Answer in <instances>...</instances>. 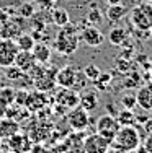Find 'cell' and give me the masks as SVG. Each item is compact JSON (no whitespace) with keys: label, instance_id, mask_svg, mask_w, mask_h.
Masks as SVG:
<instances>
[{"label":"cell","instance_id":"19","mask_svg":"<svg viewBox=\"0 0 152 153\" xmlns=\"http://www.w3.org/2000/svg\"><path fill=\"white\" fill-rule=\"evenodd\" d=\"M126 13H128V8L123 3H119V5H108L106 18L111 23H118V21H121L126 16Z\"/></svg>","mask_w":152,"mask_h":153},{"label":"cell","instance_id":"18","mask_svg":"<svg viewBox=\"0 0 152 153\" xmlns=\"http://www.w3.org/2000/svg\"><path fill=\"white\" fill-rule=\"evenodd\" d=\"M31 52H33V56H34L36 64L46 65L51 60V49L46 44H38V42H36Z\"/></svg>","mask_w":152,"mask_h":153},{"label":"cell","instance_id":"11","mask_svg":"<svg viewBox=\"0 0 152 153\" xmlns=\"http://www.w3.org/2000/svg\"><path fill=\"white\" fill-rule=\"evenodd\" d=\"M33 145V142L30 140L28 134H13L12 137H8V147L12 153H30V148Z\"/></svg>","mask_w":152,"mask_h":153},{"label":"cell","instance_id":"16","mask_svg":"<svg viewBox=\"0 0 152 153\" xmlns=\"http://www.w3.org/2000/svg\"><path fill=\"white\" fill-rule=\"evenodd\" d=\"M46 101H48V98H46V93L38 91V90H36L34 93H30V94L26 96L25 106L30 109V111H38V109H41V108L46 106Z\"/></svg>","mask_w":152,"mask_h":153},{"label":"cell","instance_id":"31","mask_svg":"<svg viewBox=\"0 0 152 153\" xmlns=\"http://www.w3.org/2000/svg\"><path fill=\"white\" fill-rule=\"evenodd\" d=\"M142 150L146 153H152V132L147 134L146 140H144V145H142Z\"/></svg>","mask_w":152,"mask_h":153},{"label":"cell","instance_id":"20","mask_svg":"<svg viewBox=\"0 0 152 153\" xmlns=\"http://www.w3.org/2000/svg\"><path fill=\"white\" fill-rule=\"evenodd\" d=\"M51 18H52V23L56 25V26H59V28L66 26V25H69V21H70L69 13L64 8H56L52 12V15H51Z\"/></svg>","mask_w":152,"mask_h":153},{"label":"cell","instance_id":"13","mask_svg":"<svg viewBox=\"0 0 152 153\" xmlns=\"http://www.w3.org/2000/svg\"><path fill=\"white\" fill-rule=\"evenodd\" d=\"M34 64H36L34 56L30 51H18L16 56H15V62H13V65H15L16 68H20L21 74H28L30 68L33 67Z\"/></svg>","mask_w":152,"mask_h":153},{"label":"cell","instance_id":"10","mask_svg":"<svg viewBox=\"0 0 152 153\" xmlns=\"http://www.w3.org/2000/svg\"><path fill=\"white\" fill-rule=\"evenodd\" d=\"M16 52H18V47H16L15 41L0 42V67L7 68V67H10V65H13Z\"/></svg>","mask_w":152,"mask_h":153},{"label":"cell","instance_id":"23","mask_svg":"<svg viewBox=\"0 0 152 153\" xmlns=\"http://www.w3.org/2000/svg\"><path fill=\"white\" fill-rule=\"evenodd\" d=\"M116 119H118L119 126H133L136 121V114L133 112V109H124V111H119Z\"/></svg>","mask_w":152,"mask_h":153},{"label":"cell","instance_id":"33","mask_svg":"<svg viewBox=\"0 0 152 153\" xmlns=\"http://www.w3.org/2000/svg\"><path fill=\"white\" fill-rule=\"evenodd\" d=\"M21 12L25 13V16H30V15H31V12H33V8H31V7H30V5H28V3H26V5H25V8L21 10Z\"/></svg>","mask_w":152,"mask_h":153},{"label":"cell","instance_id":"30","mask_svg":"<svg viewBox=\"0 0 152 153\" xmlns=\"http://www.w3.org/2000/svg\"><path fill=\"white\" fill-rule=\"evenodd\" d=\"M30 153H52L49 148H46L43 143H33L30 148Z\"/></svg>","mask_w":152,"mask_h":153},{"label":"cell","instance_id":"3","mask_svg":"<svg viewBox=\"0 0 152 153\" xmlns=\"http://www.w3.org/2000/svg\"><path fill=\"white\" fill-rule=\"evenodd\" d=\"M54 47H56L57 52L64 54V56L74 54L79 47V36L75 33V26H70V25L62 26V30H59L56 36Z\"/></svg>","mask_w":152,"mask_h":153},{"label":"cell","instance_id":"5","mask_svg":"<svg viewBox=\"0 0 152 153\" xmlns=\"http://www.w3.org/2000/svg\"><path fill=\"white\" fill-rule=\"evenodd\" d=\"M66 121L75 132H84L90 124V112L85 111L82 106H75L67 111Z\"/></svg>","mask_w":152,"mask_h":153},{"label":"cell","instance_id":"21","mask_svg":"<svg viewBox=\"0 0 152 153\" xmlns=\"http://www.w3.org/2000/svg\"><path fill=\"white\" fill-rule=\"evenodd\" d=\"M18 132V124L12 119L0 122V137H12L13 134Z\"/></svg>","mask_w":152,"mask_h":153},{"label":"cell","instance_id":"12","mask_svg":"<svg viewBox=\"0 0 152 153\" xmlns=\"http://www.w3.org/2000/svg\"><path fill=\"white\" fill-rule=\"evenodd\" d=\"M136 96V106H139L142 111H152V85L141 86L134 93Z\"/></svg>","mask_w":152,"mask_h":153},{"label":"cell","instance_id":"36","mask_svg":"<svg viewBox=\"0 0 152 153\" xmlns=\"http://www.w3.org/2000/svg\"><path fill=\"white\" fill-rule=\"evenodd\" d=\"M62 153H74L72 150H66V152H62Z\"/></svg>","mask_w":152,"mask_h":153},{"label":"cell","instance_id":"38","mask_svg":"<svg viewBox=\"0 0 152 153\" xmlns=\"http://www.w3.org/2000/svg\"><path fill=\"white\" fill-rule=\"evenodd\" d=\"M0 76H2V74H0Z\"/></svg>","mask_w":152,"mask_h":153},{"label":"cell","instance_id":"37","mask_svg":"<svg viewBox=\"0 0 152 153\" xmlns=\"http://www.w3.org/2000/svg\"><path fill=\"white\" fill-rule=\"evenodd\" d=\"M147 2H151V3H152V0H147Z\"/></svg>","mask_w":152,"mask_h":153},{"label":"cell","instance_id":"15","mask_svg":"<svg viewBox=\"0 0 152 153\" xmlns=\"http://www.w3.org/2000/svg\"><path fill=\"white\" fill-rule=\"evenodd\" d=\"M79 106H82L88 112L95 111L98 108V94L92 90H82L79 93Z\"/></svg>","mask_w":152,"mask_h":153},{"label":"cell","instance_id":"9","mask_svg":"<svg viewBox=\"0 0 152 153\" xmlns=\"http://www.w3.org/2000/svg\"><path fill=\"white\" fill-rule=\"evenodd\" d=\"M56 106L62 108L64 111H69V109L79 106V91L72 88H61L56 94Z\"/></svg>","mask_w":152,"mask_h":153},{"label":"cell","instance_id":"28","mask_svg":"<svg viewBox=\"0 0 152 153\" xmlns=\"http://www.w3.org/2000/svg\"><path fill=\"white\" fill-rule=\"evenodd\" d=\"M5 75L8 76L10 80H16V78H20L21 75V72H20V68H16L15 65H10V67H7L5 68Z\"/></svg>","mask_w":152,"mask_h":153},{"label":"cell","instance_id":"14","mask_svg":"<svg viewBox=\"0 0 152 153\" xmlns=\"http://www.w3.org/2000/svg\"><path fill=\"white\" fill-rule=\"evenodd\" d=\"M82 41L90 47H98L103 44L105 36L101 34L100 30H97L95 26H87L85 30H82Z\"/></svg>","mask_w":152,"mask_h":153},{"label":"cell","instance_id":"34","mask_svg":"<svg viewBox=\"0 0 152 153\" xmlns=\"http://www.w3.org/2000/svg\"><path fill=\"white\" fill-rule=\"evenodd\" d=\"M108 5H119V3H123V0H106Z\"/></svg>","mask_w":152,"mask_h":153},{"label":"cell","instance_id":"2","mask_svg":"<svg viewBox=\"0 0 152 153\" xmlns=\"http://www.w3.org/2000/svg\"><path fill=\"white\" fill-rule=\"evenodd\" d=\"M133 26L137 31L151 33L152 31V3L151 2H141L134 5L129 12Z\"/></svg>","mask_w":152,"mask_h":153},{"label":"cell","instance_id":"35","mask_svg":"<svg viewBox=\"0 0 152 153\" xmlns=\"http://www.w3.org/2000/svg\"><path fill=\"white\" fill-rule=\"evenodd\" d=\"M149 80H151V85H152V68H151V74H149Z\"/></svg>","mask_w":152,"mask_h":153},{"label":"cell","instance_id":"6","mask_svg":"<svg viewBox=\"0 0 152 153\" xmlns=\"http://www.w3.org/2000/svg\"><path fill=\"white\" fill-rule=\"evenodd\" d=\"M110 142L106 138H103L98 134H90V135L84 137L82 142V152L84 153H105L110 147Z\"/></svg>","mask_w":152,"mask_h":153},{"label":"cell","instance_id":"17","mask_svg":"<svg viewBox=\"0 0 152 153\" xmlns=\"http://www.w3.org/2000/svg\"><path fill=\"white\" fill-rule=\"evenodd\" d=\"M128 38H129V33L121 26H115L110 30V34H108V39L113 46H123L128 42Z\"/></svg>","mask_w":152,"mask_h":153},{"label":"cell","instance_id":"27","mask_svg":"<svg viewBox=\"0 0 152 153\" xmlns=\"http://www.w3.org/2000/svg\"><path fill=\"white\" fill-rule=\"evenodd\" d=\"M121 103L124 106V109H133V108H136V96L134 94H124L121 98Z\"/></svg>","mask_w":152,"mask_h":153},{"label":"cell","instance_id":"29","mask_svg":"<svg viewBox=\"0 0 152 153\" xmlns=\"http://www.w3.org/2000/svg\"><path fill=\"white\" fill-rule=\"evenodd\" d=\"M87 20H88L90 23H93V25H95V23H100V21H101V13L98 12V10H90Z\"/></svg>","mask_w":152,"mask_h":153},{"label":"cell","instance_id":"22","mask_svg":"<svg viewBox=\"0 0 152 153\" xmlns=\"http://www.w3.org/2000/svg\"><path fill=\"white\" fill-rule=\"evenodd\" d=\"M16 47H18V51H33V47L36 44V41H34V38L31 34H21L20 38L16 39Z\"/></svg>","mask_w":152,"mask_h":153},{"label":"cell","instance_id":"7","mask_svg":"<svg viewBox=\"0 0 152 153\" xmlns=\"http://www.w3.org/2000/svg\"><path fill=\"white\" fill-rule=\"evenodd\" d=\"M79 68H75L74 65H66V67L59 68L56 72V85L61 88H72L74 90L75 82L79 76Z\"/></svg>","mask_w":152,"mask_h":153},{"label":"cell","instance_id":"25","mask_svg":"<svg viewBox=\"0 0 152 153\" xmlns=\"http://www.w3.org/2000/svg\"><path fill=\"white\" fill-rule=\"evenodd\" d=\"M15 101V91L12 88H5L0 91V103H3L5 106H8L10 103Z\"/></svg>","mask_w":152,"mask_h":153},{"label":"cell","instance_id":"1","mask_svg":"<svg viewBox=\"0 0 152 153\" xmlns=\"http://www.w3.org/2000/svg\"><path fill=\"white\" fill-rule=\"evenodd\" d=\"M113 147L119 148L121 152L128 153V152H134L141 148V134L134 126H121L119 130L116 132L113 142Z\"/></svg>","mask_w":152,"mask_h":153},{"label":"cell","instance_id":"24","mask_svg":"<svg viewBox=\"0 0 152 153\" xmlns=\"http://www.w3.org/2000/svg\"><path fill=\"white\" fill-rule=\"evenodd\" d=\"M93 83H95V86L98 90L105 91V90H108V86L111 85V75L106 74V72H105V74H100L95 80H93Z\"/></svg>","mask_w":152,"mask_h":153},{"label":"cell","instance_id":"26","mask_svg":"<svg viewBox=\"0 0 152 153\" xmlns=\"http://www.w3.org/2000/svg\"><path fill=\"white\" fill-rule=\"evenodd\" d=\"M84 74H85L87 78L92 80V82H93V80H95L97 76H98V75L101 74V72H100V68H97L93 64H90V65H87V67L84 68Z\"/></svg>","mask_w":152,"mask_h":153},{"label":"cell","instance_id":"8","mask_svg":"<svg viewBox=\"0 0 152 153\" xmlns=\"http://www.w3.org/2000/svg\"><path fill=\"white\" fill-rule=\"evenodd\" d=\"M56 72L57 68H44L41 72V75L36 76L33 80L34 82V88L38 91H43V93H48V91H52L56 88Z\"/></svg>","mask_w":152,"mask_h":153},{"label":"cell","instance_id":"32","mask_svg":"<svg viewBox=\"0 0 152 153\" xmlns=\"http://www.w3.org/2000/svg\"><path fill=\"white\" fill-rule=\"evenodd\" d=\"M105 153H124V152H121V150H119V148L113 147V145H110V147H108V150L105 152Z\"/></svg>","mask_w":152,"mask_h":153},{"label":"cell","instance_id":"4","mask_svg":"<svg viewBox=\"0 0 152 153\" xmlns=\"http://www.w3.org/2000/svg\"><path fill=\"white\" fill-rule=\"evenodd\" d=\"M119 127L121 126H119L116 116H113V114H103L97 119V134L101 135L103 138H106L110 143L113 142Z\"/></svg>","mask_w":152,"mask_h":153}]
</instances>
